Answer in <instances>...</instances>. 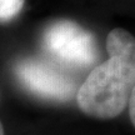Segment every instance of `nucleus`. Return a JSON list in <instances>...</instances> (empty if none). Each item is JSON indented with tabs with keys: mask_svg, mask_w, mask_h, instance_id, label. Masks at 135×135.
Returning a JSON list of instances; mask_svg holds the SVG:
<instances>
[{
	"mask_svg": "<svg viewBox=\"0 0 135 135\" xmlns=\"http://www.w3.org/2000/svg\"><path fill=\"white\" fill-rule=\"evenodd\" d=\"M106 51L109 59L89 74L76 91L80 109L99 119L119 115L135 88V38L120 28L111 30Z\"/></svg>",
	"mask_w": 135,
	"mask_h": 135,
	"instance_id": "nucleus-1",
	"label": "nucleus"
},
{
	"mask_svg": "<svg viewBox=\"0 0 135 135\" xmlns=\"http://www.w3.org/2000/svg\"><path fill=\"white\" fill-rule=\"evenodd\" d=\"M44 46L53 58L71 68H88L98 58L93 35L68 20L58 21L46 29Z\"/></svg>",
	"mask_w": 135,
	"mask_h": 135,
	"instance_id": "nucleus-2",
	"label": "nucleus"
},
{
	"mask_svg": "<svg viewBox=\"0 0 135 135\" xmlns=\"http://www.w3.org/2000/svg\"><path fill=\"white\" fill-rule=\"evenodd\" d=\"M19 81L35 95L50 100H70L76 93V83L50 64L26 59L15 68Z\"/></svg>",
	"mask_w": 135,
	"mask_h": 135,
	"instance_id": "nucleus-3",
	"label": "nucleus"
},
{
	"mask_svg": "<svg viewBox=\"0 0 135 135\" xmlns=\"http://www.w3.org/2000/svg\"><path fill=\"white\" fill-rule=\"evenodd\" d=\"M25 0H0V21L15 18L24 6Z\"/></svg>",
	"mask_w": 135,
	"mask_h": 135,
	"instance_id": "nucleus-4",
	"label": "nucleus"
},
{
	"mask_svg": "<svg viewBox=\"0 0 135 135\" xmlns=\"http://www.w3.org/2000/svg\"><path fill=\"white\" fill-rule=\"evenodd\" d=\"M129 114H130V119L133 121V124L135 126V88L133 89V93L130 95V99H129Z\"/></svg>",
	"mask_w": 135,
	"mask_h": 135,
	"instance_id": "nucleus-5",
	"label": "nucleus"
},
{
	"mask_svg": "<svg viewBox=\"0 0 135 135\" xmlns=\"http://www.w3.org/2000/svg\"><path fill=\"white\" fill-rule=\"evenodd\" d=\"M0 135H4V129H3V125L0 123Z\"/></svg>",
	"mask_w": 135,
	"mask_h": 135,
	"instance_id": "nucleus-6",
	"label": "nucleus"
}]
</instances>
